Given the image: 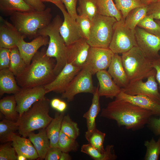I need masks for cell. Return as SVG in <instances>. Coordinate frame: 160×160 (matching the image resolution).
<instances>
[{
    "label": "cell",
    "instance_id": "obj_55",
    "mask_svg": "<svg viewBox=\"0 0 160 160\" xmlns=\"http://www.w3.org/2000/svg\"><path fill=\"white\" fill-rule=\"evenodd\" d=\"M155 21L158 23V24L160 26V20H156Z\"/></svg>",
    "mask_w": 160,
    "mask_h": 160
},
{
    "label": "cell",
    "instance_id": "obj_34",
    "mask_svg": "<svg viewBox=\"0 0 160 160\" xmlns=\"http://www.w3.org/2000/svg\"><path fill=\"white\" fill-rule=\"evenodd\" d=\"M77 10L79 15H84L91 21L98 14L94 0H79Z\"/></svg>",
    "mask_w": 160,
    "mask_h": 160
},
{
    "label": "cell",
    "instance_id": "obj_5",
    "mask_svg": "<svg viewBox=\"0 0 160 160\" xmlns=\"http://www.w3.org/2000/svg\"><path fill=\"white\" fill-rule=\"evenodd\" d=\"M50 103L49 100L44 97L19 116L17 121L20 135L26 137L30 132L47 127L53 119L49 114Z\"/></svg>",
    "mask_w": 160,
    "mask_h": 160
},
{
    "label": "cell",
    "instance_id": "obj_32",
    "mask_svg": "<svg viewBox=\"0 0 160 160\" xmlns=\"http://www.w3.org/2000/svg\"><path fill=\"white\" fill-rule=\"evenodd\" d=\"M148 5H143L131 10L125 19V25L135 30L139 23L147 15Z\"/></svg>",
    "mask_w": 160,
    "mask_h": 160
},
{
    "label": "cell",
    "instance_id": "obj_42",
    "mask_svg": "<svg viewBox=\"0 0 160 160\" xmlns=\"http://www.w3.org/2000/svg\"><path fill=\"white\" fill-rule=\"evenodd\" d=\"M9 142L0 145V160H17V154L15 149L12 145V143Z\"/></svg>",
    "mask_w": 160,
    "mask_h": 160
},
{
    "label": "cell",
    "instance_id": "obj_11",
    "mask_svg": "<svg viewBox=\"0 0 160 160\" xmlns=\"http://www.w3.org/2000/svg\"><path fill=\"white\" fill-rule=\"evenodd\" d=\"M114 54L109 48L90 47L83 68L87 69L92 75L100 71L106 70L111 64Z\"/></svg>",
    "mask_w": 160,
    "mask_h": 160
},
{
    "label": "cell",
    "instance_id": "obj_9",
    "mask_svg": "<svg viewBox=\"0 0 160 160\" xmlns=\"http://www.w3.org/2000/svg\"><path fill=\"white\" fill-rule=\"evenodd\" d=\"M92 76L87 69L82 68L70 82L65 91L62 94L61 97L66 99L68 102H70L79 93H86L93 94L97 87L93 85Z\"/></svg>",
    "mask_w": 160,
    "mask_h": 160
},
{
    "label": "cell",
    "instance_id": "obj_48",
    "mask_svg": "<svg viewBox=\"0 0 160 160\" xmlns=\"http://www.w3.org/2000/svg\"><path fill=\"white\" fill-rule=\"evenodd\" d=\"M153 133L156 135H160V118H151L148 123Z\"/></svg>",
    "mask_w": 160,
    "mask_h": 160
},
{
    "label": "cell",
    "instance_id": "obj_41",
    "mask_svg": "<svg viewBox=\"0 0 160 160\" xmlns=\"http://www.w3.org/2000/svg\"><path fill=\"white\" fill-rule=\"evenodd\" d=\"M76 21L82 38L87 40L90 34L92 21L86 16L79 15Z\"/></svg>",
    "mask_w": 160,
    "mask_h": 160
},
{
    "label": "cell",
    "instance_id": "obj_49",
    "mask_svg": "<svg viewBox=\"0 0 160 160\" xmlns=\"http://www.w3.org/2000/svg\"><path fill=\"white\" fill-rule=\"evenodd\" d=\"M153 68L156 71V79L160 90V56L152 60Z\"/></svg>",
    "mask_w": 160,
    "mask_h": 160
},
{
    "label": "cell",
    "instance_id": "obj_43",
    "mask_svg": "<svg viewBox=\"0 0 160 160\" xmlns=\"http://www.w3.org/2000/svg\"><path fill=\"white\" fill-rule=\"evenodd\" d=\"M11 49L0 48V70L9 68L10 60Z\"/></svg>",
    "mask_w": 160,
    "mask_h": 160
},
{
    "label": "cell",
    "instance_id": "obj_4",
    "mask_svg": "<svg viewBox=\"0 0 160 160\" xmlns=\"http://www.w3.org/2000/svg\"><path fill=\"white\" fill-rule=\"evenodd\" d=\"M63 22L60 16L57 15L47 25L39 30L38 33V36L42 35L49 37L46 54L48 56L55 59L56 65L54 71L56 75L67 63L66 46L60 32Z\"/></svg>",
    "mask_w": 160,
    "mask_h": 160
},
{
    "label": "cell",
    "instance_id": "obj_10",
    "mask_svg": "<svg viewBox=\"0 0 160 160\" xmlns=\"http://www.w3.org/2000/svg\"><path fill=\"white\" fill-rule=\"evenodd\" d=\"M145 82L143 80L129 82L125 87L121 88L124 92L131 95H143L160 103V92L156 79V71L147 77Z\"/></svg>",
    "mask_w": 160,
    "mask_h": 160
},
{
    "label": "cell",
    "instance_id": "obj_6",
    "mask_svg": "<svg viewBox=\"0 0 160 160\" xmlns=\"http://www.w3.org/2000/svg\"><path fill=\"white\" fill-rule=\"evenodd\" d=\"M123 63L129 82L147 78L155 70L152 60L137 46L122 54Z\"/></svg>",
    "mask_w": 160,
    "mask_h": 160
},
{
    "label": "cell",
    "instance_id": "obj_30",
    "mask_svg": "<svg viewBox=\"0 0 160 160\" xmlns=\"http://www.w3.org/2000/svg\"><path fill=\"white\" fill-rule=\"evenodd\" d=\"M98 14L113 17L117 21L122 18L121 12L117 8L113 0H94Z\"/></svg>",
    "mask_w": 160,
    "mask_h": 160
},
{
    "label": "cell",
    "instance_id": "obj_46",
    "mask_svg": "<svg viewBox=\"0 0 160 160\" xmlns=\"http://www.w3.org/2000/svg\"><path fill=\"white\" fill-rule=\"evenodd\" d=\"M61 150L58 147H50L44 159L45 160H60Z\"/></svg>",
    "mask_w": 160,
    "mask_h": 160
},
{
    "label": "cell",
    "instance_id": "obj_51",
    "mask_svg": "<svg viewBox=\"0 0 160 160\" xmlns=\"http://www.w3.org/2000/svg\"><path fill=\"white\" fill-rule=\"evenodd\" d=\"M72 158L68 153L62 152L60 160H71Z\"/></svg>",
    "mask_w": 160,
    "mask_h": 160
},
{
    "label": "cell",
    "instance_id": "obj_35",
    "mask_svg": "<svg viewBox=\"0 0 160 160\" xmlns=\"http://www.w3.org/2000/svg\"><path fill=\"white\" fill-rule=\"evenodd\" d=\"M61 131L68 136L76 140L80 134L78 124L72 120L68 114L65 115L63 117Z\"/></svg>",
    "mask_w": 160,
    "mask_h": 160
},
{
    "label": "cell",
    "instance_id": "obj_47",
    "mask_svg": "<svg viewBox=\"0 0 160 160\" xmlns=\"http://www.w3.org/2000/svg\"><path fill=\"white\" fill-rule=\"evenodd\" d=\"M33 9L42 11L46 9V6L41 0H24Z\"/></svg>",
    "mask_w": 160,
    "mask_h": 160
},
{
    "label": "cell",
    "instance_id": "obj_18",
    "mask_svg": "<svg viewBox=\"0 0 160 160\" xmlns=\"http://www.w3.org/2000/svg\"><path fill=\"white\" fill-rule=\"evenodd\" d=\"M0 48L11 49L17 47V44L22 36L14 25L0 16Z\"/></svg>",
    "mask_w": 160,
    "mask_h": 160
},
{
    "label": "cell",
    "instance_id": "obj_14",
    "mask_svg": "<svg viewBox=\"0 0 160 160\" xmlns=\"http://www.w3.org/2000/svg\"><path fill=\"white\" fill-rule=\"evenodd\" d=\"M61 11L64 20L60 28V33L66 46L74 43L82 38L76 20L66 10L62 2L55 4Z\"/></svg>",
    "mask_w": 160,
    "mask_h": 160
},
{
    "label": "cell",
    "instance_id": "obj_56",
    "mask_svg": "<svg viewBox=\"0 0 160 160\" xmlns=\"http://www.w3.org/2000/svg\"><path fill=\"white\" fill-rule=\"evenodd\" d=\"M159 140H160V137H159Z\"/></svg>",
    "mask_w": 160,
    "mask_h": 160
},
{
    "label": "cell",
    "instance_id": "obj_27",
    "mask_svg": "<svg viewBox=\"0 0 160 160\" xmlns=\"http://www.w3.org/2000/svg\"><path fill=\"white\" fill-rule=\"evenodd\" d=\"M113 145H108L103 153L88 143L83 144L81 147V151L95 160H114L116 159L117 156L113 152Z\"/></svg>",
    "mask_w": 160,
    "mask_h": 160
},
{
    "label": "cell",
    "instance_id": "obj_38",
    "mask_svg": "<svg viewBox=\"0 0 160 160\" xmlns=\"http://www.w3.org/2000/svg\"><path fill=\"white\" fill-rule=\"evenodd\" d=\"M117 8L125 19L129 13L133 9L144 5L141 0H114Z\"/></svg>",
    "mask_w": 160,
    "mask_h": 160
},
{
    "label": "cell",
    "instance_id": "obj_28",
    "mask_svg": "<svg viewBox=\"0 0 160 160\" xmlns=\"http://www.w3.org/2000/svg\"><path fill=\"white\" fill-rule=\"evenodd\" d=\"M0 111L5 118L14 121H17L19 114L14 95L5 97L0 100Z\"/></svg>",
    "mask_w": 160,
    "mask_h": 160
},
{
    "label": "cell",
    "instance_id": "obj_50",
    "mask_svg": "<svg viewBox=\"0 0 160 160\" xmlns=\"http://www.w3.org/2000/svg\"><path fill=\"white\" fill-rule=\"evenodd\" d=\"M61 101L60 99L55 98L52 99L50 102L51 106L53 109L57 110Z\"/></svg>",
    "mask_w": 160,
    "mask_h": 160
},
{
    "label": "cell",
    "instance_id": "obj_31",
    "mask_svg": "<svg viewBox=\"0 0 160 160\" xmlns=\"http://www.w3.org/2000/svg\"><path fill=\"white\" fill-rule=\"evenodd\" d=\"M27 66L17 47L11 49L10 60L9 68L15 77L20 75Z\"/></svg>",
    "mask_w": 160,
    "mask_h": 160
},
{
    "label": "cell",
    "instance_id": "obj_29",
    "mask_svg": "<svg viewBox=\"0 0 160 160\" xmlns=\"http://www.w3.org/2000/svg\"><path fill=\"white\" fill-rule=\"evenodd\" d=\"M0 9L4 14L10 16L17 12H25L34 10L24 0H0Z\"/></svg>",
    "mask_w": 160,
    "mask_h": 160
},
{
    "label": "cell",
    "instance_id": "obj_37",
    "mask_svg": "<svg viewBox=\"0 0 160 160\" xmlns=\"http://www.w3.org/2000/svg\"><path fill=\"white\" fill-rule=\"evenodd\" d=\"M144 145L146 148L145 156V160H158L160 155V141H156L152 137L150 141L145 142Z\"/></svg>",
    "mask_w": 160,
    "mask_h": 160
},
{
    "label": "cell",
    "instance_id": "obj_40",
    "mask_svg": "<svg viewBox=\"0 0 160 160\" xmlns=\"http://www.w3.org/2000/svg\"><path fill=\"white\" fill-rule=\"evenodd\" d=\"M105 136V133L96 128L86 138L92 147L103 153L105 150L103 143Z\"/></svg>",
    "mask_w": 160,
    "mask_h": 160
},
{
    "label": "cell",
    "instance_id": "obj_7",
    "mask_svg": "<svg viewBox=\"0 0 160 160\" xmlns=\"http://www.w3.org/2000/svg\"><path fill=\"white\" fill-rule=\"evenodd\" d=\"M117 20L113 17L97 14L92 21L87 42L91 47L108 48L113 33V27Z\"/></svg>",
    "mask_w": 160,
    "mask_h": 160
},
{
    "label": "cell",
    "instance_id": "obj_3",
    "mask_svg": "<svg viewBox=\"0 0 160 160\" xmlns=\"http://www.w3.org/2000/svg\"><path fill=\"white\" fill-rule=\"evenodd\" d=\"M51 9L48 7L42 11L32 10L17 12L10 15V18L20 33L30 39L38 36V32L51 21Z\"/></svg>",
    "mask_w": 160,
    "mask_h": 160
},
{
    "label": "cell",
    "instance_id": "obj_54",
    "mask_svg": "<svg viewBox=\"0 0 160 160\" xmlns=\"http://www.w3.org/2000/svg\"><path fill=\"white\" fill-rule=\"evenodd\" d=\"M28 159L25 156L22 155H17V160H26Z\"/></svg>",
    "mask_w": 160,
    "mask_h": 160
},
{
    "label": "cell",
    "instance_id": "obj_44",
    "mask_svg": "<svg viewBox=\"0 0 160 160\" xmlns=\"http://www.w3.org/2000/svg\"><path fill=\"white\" fill-rule=\"evenodd\" d=\"M79 0H61L67 11L71 16L76 20L78 14L76 10V4Z\"/></svg>",
    "mask_w": 160,
    "mask_h": 160
},
{
    "label": "cell",
    "instance_id": "obj_21",
    "mask_svg": "<svg viewBox=\"0 0 160 160\" xmlns=\"http://www.w3.org/2000/svg\"><path fill=\"white\" fill-rule=\"evenodd\" d=\"M10 141L12 142V145L15 148L17 155H23L29 159H39L38 153L29 139L20 137L13 133L10 135Z\"/></svg>",
    "mask_w": 160,
    "mask_h": 160
},
{
    "label": "cell",
    "instance_id": "obj_1",
    "mask_svg": "<svg viewBox=\"0 0 160 160\" xmlns=\"http://www.w3.org/2000/svg\"><path fill=\"white\" fill-rule=\"evenodd\" d=\"M153 115L150 111L115 98L102 109L100 116L115 121L119 127L136 130L148 124Z\"/></svg>",
    "mask_w": 160,
    "mask_h": 160
},
{
    "label": "cell",
    "instance_id": "obj_17",
    "mask_svg": "<svg viewBox=\"0 0 160 160\" xmlns=\"http://www.w3.org/2000/svg\"><path fill=\"white\" fill-rule=\"evenodd\" d=\"M25 38L22 36L17 42V46L20 54L27 65H29L38 50L41 47L48 44V36L39 35L31 42L25 41Z\"/></svg>",
    "mask_w": 160,
    "mask_h": 160
},
{
    "label": "cell",
    "instance_id": "obj_25",
    "mask_svg": "<svg viewBox=\"0 0 160 160\" xmlns=\"http://www.w3.org/2000/svg\"><path fill=\"white\" fill-rule=\"evenodd\" d=\"M15 76L9 68L0 70V96L4 94H15L20 89Z\"/></svg>",
    "mask_w": 160,
    "mask_h": 160
},
{
    "label": "cell",
    "instance_id": "obj_52",
    "mask_svg": "<svg viewBox=\"0 0 160 160\" xmlns=\"http://www.w3.org/2000/svg\"><path fill=\"white\" fill-rule=\"evenodd\" d=\"M159 0H141L142 3L144 5H148L156 2Z\"/></svg>",
    "mask_w": 160,
    "mask_h": 160
},
{
    "label": "cell",
    "instance_id": "obj_13",
    "mask_svg": "<svg viewBox=\"0 0 160 160\" xmlns=\"http://www.w3.org/2000/svg\"><path fill=\"white\" fill-rule=\"evenodd\" d=\"M47 93L44 86L21 88L20 90L14 95L19 116L28 110L34 103L45 97Z\"/></svg>",
    "mask_w": 160,
    "mask_h": 160
},
{
    "label": "cell",
    "instance_id": "obj_53",
    "mask_svg": "<svg viewBox=\"0 0 160 160\" xmlns=\"http://www.w3.org/2000/svg\"><path fill=\"white\" fill-rule=\"evenodd\" d=\"M43 2H51L55 4L62 2L61 0H41Z\"/></svg>",
    "mask_w": 160,
    "mask_h": 160
},
{
    "label": "cell",
    "instance_id": "obj_15",
    "mask_svg": "<svg viewBox=\"0 0 160 160\" xmlns=\"http://www.w3.org/2000/svg\"><path fill=\"white\" fill-rule=\"evenodd\" d=\"M82 68L67 63L60 72L50 83L44 86L47 93L53 92L63 93L69 84Z\"/></svg>",
    "mask_w": 160,
    "mask_h": 160
},
{
    "label": "cell",
    "instance_id": "obj_19",
    "mask_svg": "<svg viewBox=\"0 0 160 160\" xmlns=\"http://www.w3.org/2000/svg\"><path fill=\"white\" fill-rule=\"evenodd\" d=\"M115 98L129 102L151 111L153 115L160 116V103L148 96L129 95L121 91Z\"/></svg>",
    "mask_w": 160,
    "mask_h": 160
},
{
    "label": "cell",
    "instance_id": "obj_24",
    "mask_svg": "<svg viewBox=\"0 0 160 160\" xmlns=\"http://www.w3.org/2000/svg\"><path fill=\"white\" fill-rule=\"evenodd\" d=\"M36 149L41 160L44 159L50 147V143L45 128L40 129L37 134L33 132L28 136Z\"/></svg>",
    "mask_w": 160,
    "mask_h": 160
},
{
    "label": "cell",
    "instance_id": "obj_45",
    "mask_svg": "<svg viewBox=\"0 0 160 160\" xmlns=\"http://www.w3.org/2000/svg\"><path fill=\"white\" fill-rule=\"evenodd\" d=\"M148 5L147 15L151 16L156 20H160V0Z\"/></svg>",
    "mask_w": 160,
    "mask_h": 160
},
{
    "label": "cell",
    "instance_id": "obj_23",
    "mask_svg": "<svg viewBox=\"0 0 160 160\" xmlns=\"http://www.w3.org/2000/svg\"><path fill=\"white\" fill-rule=\"evenodd\" d=\"M99 84L93 94L91 104L88 111L84 113L83 117L86 119L87 131L85 138L87 137L96 128V119L100 111V96L98 93Z\"/></svg>",
    "mask_w": 160,
    "mask_h": 160
},
{
    "label": "cell",
    "instance_id": "obj_22",
    "mask_svg": "<svg viewBox=\"0 0 160 160\" xmlns=\"http://www.w3.org/2000/svg\"><path fill=\"white\" fill-rule=\"evenodd\" d=\"M107 71L115 82L121 88L125 87L129 81L125 71L121 56L114 54Z\"/></svg>",
    "mask_w": 160,
    "mask_h": 160
},
{
    "label": "cell",
    "instance_id": "obj_39",
    "mask_svg": "<svg viewBox=\"0 0 160 160\" xmlns=\"http://www.w3.org/2000/svg\"><path fill=\"white\" fill-rule=\"evenodd\" d=\"M151 16L147 15L138 24L137 26L148 32L160 36V26Z\"/></svg>",
    "mask_w": 160,
    "mask_h": 160
},
{
    "label": "cell",
    "instance_id": "obj_33",
    "mask_svg": "<svg viewBox=\"0 0 160 160\" xmlns=\"http://www.w3.org/2000/svg\"><path fill=\"white\" fill-rule=\"evenodd\" d=\"M19 129L17 121H14L5 118L0 122V141L1 143L10 142L11 135Z\"/></svg>",
    "mask_w": 160,
    "mask_h": 160
},
{
    "label": "cell",
    "instance_id": "obj_57",
    "mask_svg": "<svg viewBox=\"0 0 160 160\" xmlns=\"http://www.w3.org/2000/svg\"></svg>",
    "mask_w": 160,
    "mask_h": 160
},
{
    "label": "cell",
    "instance_id": "obj_12",
    "mask_svg": "<svg viewBox=\"0 0 160 160\" xmlns=\"http://www.w3.org/2000/svg\"><path fill=\"white\" fill-rule=\"evenodd\" d=\"M135 36L137 46L144 55L152 60L159 57L160 36L151 33L137 26Z\"/></svg>",
    "mask_w": 160,
    "mask_h": 160
},
{
    "label": "cell",
    "instance_id": "obj_8",
    "mask_svg": "<svg viewBox=\"0 0 160 160\" xmlns=\"http://www.w3.org/2000/svg\"><path fill=\"white\" fill-rule=\"evenodd\" d=\"M122 17L117 21L113 27V33L109 48L114 54H123L137 46L135 30L128 28Z\"/></svg>",
    "mask_w": 160,
    "mask_h": 160
},
{
    "label": "cell",
    "instance_id": "obj_26",
    "mask_svg": "<svg viewBox=\"0 0 160 160\" xmlns=\"http://www.w3.org/2000/svg\"><path fill=\"white\" fill-rule=\"evenodd\" d=\"M65 113L56 112L53 118L46 129L50 143V147H58V143L61 130L62 122Z\"/></svg>",
    "mask_w": 160,
    "mask_h": 160
},
{
    "label": "cell",
    "instance_id": "obj_36",
    "mask_svg": "<svg viewBox=\"0 0 160 160\" xmlns=\"http://www.w3.org/2000/svg\"><path fill=\"white\" fill-rule=\"evenodd\" d=\"M58 147L62 152H75L78 149L79 144L76 139L68 136L61 130L58 141Z\"/></svg>",
    "mask_w": 160,
    "mask_h": 160
},
{
    "label": "cell",
    "instance_id": "obj_2",
    "mask_svg": "<svg viewBox=\"0 0 160 160\" xmlns=\"http://www.w3.org/2000/svg\"><path fill=\"white\" fill-rule=\"evenodd\" d=\"M46 49L44 47L38 51L23 73L15 77L20 88L44 86L55 79L56 76L54 71L56 60L46 55Z\"/></svg>",
    "mask_w": 160,
    "mask_h": 160
},
{
    "label": "cell",
    "instance_id": "obj_20",
    "mask_svg": "<svg viewBox=\"0 0 160 160\" xmlns=\"http://www.w3.org/2000/svg\"><path fill=\"white\" fill-rule=\"evenodd\" d=\"M96 74L98 81V93L100 97L113 99L121 92V88L115 82L106 70L100 71Z\"/></svg>",
    "mask_w": 160,
    "mask_h": 160
},
{
    "label": "cell",
    "instance_id": "obj_16",
    "mask_svg": "<svg viewBox=\"0 0 160 160\" xmlns=\"http://www.w3.org/2000/svg\"><path fill=\"white\" fill-rule=\"evenodd\" d=\"M90 47L87 40L84 38L66 46L67 63L82 68L86 62Z\"/></svg>",
    "mask_w": 160,
    "mask_h": 160
}]
</instances>
